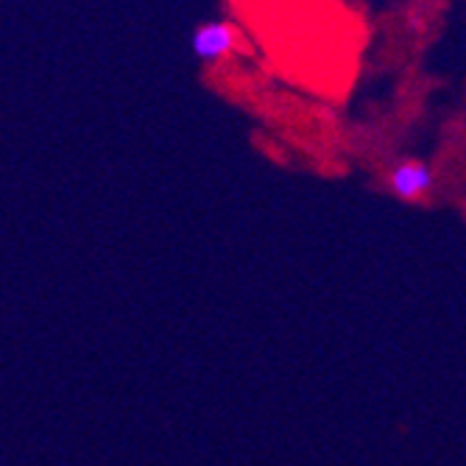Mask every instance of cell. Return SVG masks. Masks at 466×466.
<instances>
[{
    "instance_id": "obj_1",
    "label": "cell",
    "mask_w": 466,
    "mask_h": 466,
    "mask_svg": "<svg viewBox=\"0 0 466 466\" xmlns=\"http://www.w3.org/2000/svg\"><path fill=\"white\" fill-rule=\"evenodd\" d=\"M240 46V34L229 23H204L193 31V54L201 62H221Z\"/></svg>"
},
{
    "instance_id": "obj_2",
    "label": "cell",
    "mask_w": 466,
    "mask_h": 466,
    "mask_svg": "<svg viewBox=\"0 0 466 466\" xmlns=\"http://www.w3.org/2000/svg\"><path fill=\"white\" fill-rule=\"evenodd\" d=\"M389 185L391 190L402 198V201H416L421 196H428L433 187V171L425 162L416 159H405L397 167H391L389 174Z\"/></svg>"
}]
</instances>
